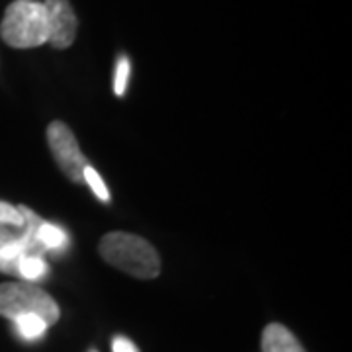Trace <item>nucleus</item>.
Wrapping results in <instances>:
<instances>
[{"label": "nucleus", "mask_w": 352, "mask_h": 352, "mask_svg": "<svg viewBox=\"0 0 352 352\" xmlns=\"http://www.w3.org/2000/svg\"><path fill=\"white\" fill-rule=\"evenodd\" d=\"M261 349L263 352H305L294 333L280 323H270L264 327Z\"/></svg>", "instance_id": "nucleus-6"}, {"label": "nucleus", "mask_w": 352, "mask_h": 352, "mask_svg": "<svg viewBox=\"0 0 352 352\" xmlns=\"http://www.w3.org/2000/svg\"><path fill=\"white\" fill-rule=\"evenodd\" d=\"M47 145H50L59 168L63 170V175L71 182L82 184L85 168L90 166V163H88L87 155L80 151L78 141H76L75 133L71 131V127L65 122H51L47 127Z\"/></svg>", "instance_id": "nucleus-4"}, {"label": "nucleus", "mask_w": 352, "mask_h": 352, "mask_svg": "<svg viewBox=\"0 0 352 352\" xmlns=\"http://www.w3.org/2000/svg\"><path fill=\"white\" fill-rule=\"evenodd\" d=\"M50 272L47 264L43 263V258L38 256V254H25L22 256V261L18 263V276L25 278V280H41Z\"/></svg>", "instance_id": "nucleus-10"}, {"label": "nucleus", "mask_w": 352, "mask_h": 352, "mask_svg": "<svg viewBox=\"0 0 352 352\" xmlns=\"http://www.w3.org/2000/svg\"><path fill=\"white\" fill-rule=\"evenodd\" d=\"M90 352H96V351H90Z\"/></svg>", "instance_id": "nucleus-17"}, {"label": "nucleus", "mask_w": 352, "mask_h": 352, "mask_svg": "<svg viewBox=\"0 0 352 352\" xmlns=\"http://www.w3.org/2000/svg\"><path fill=\"white\" fill-rule=\"evenodd\" d=\"M25 254H34L30 245L22 237H14L0 247V270L6 274H18V263Z\"/></svg>", "instance_id": "nucleus-7"}, {"label": "nucleus", "mask_w": 352, "mask_h": 352, "mask_svg": "<svg viewBox=\"0 0 352 352\" xmlns=\"http://www.w3.org/2000/svg\"><path fill=\"white\" fill-rule=\"evenodd\" d=\"M0 226H24V215L20 214V210L16 206H10L6 201H0Z\"/></svg>", "instance_id": "nucleus-13"}, {"label": "nucleus", "mask_w": 352, "mask_h": 352, "mask_svg": "<svg viewBox=\"0 0 352 352\" xmlns=\"http://www.w3.org/2000/svg\"><path fill=\"white\" fill-rule=\"evenodd\" d=\"M38 239L45 251H57V249H63L67 245V233L61 227L43 221L38 227Z\"/></svg>", "instance_id": "nucleus-9"}, {"label": "nucleus", "mask_w": 352, "mask_h": 352, "mask_svg": "<svg viewBox=\"0 0 352 352\" xmlns=\"http://www.w3.org/2000/svg\"><path fill=\"white\" fill-rule=\"evenodd\" d=\"M106 263L139 280H153L161 274V256L149 241L126 231L106 233L98 245Z\"/></svg>", "instance_id": "nucleus-1"}, {"label": "nucleus", "mask_w": 352, "mask_h": 352, "mask_svg": "<svg viewBox=\"0 0 352 352\" xmlns=\"http://www.w3.org/2000/svg\"><path fill=\"white\" fill-rule=\"evenodd\" d=\"M112 349L113 352H139L135 349V344L129 339H126V337H116L112 342Z\"/></svg>", "instance_id": "nucleus-14"}, {"label": "nucleus", "mask_w": 352, "mask_h": 352, "mask_svg": "<svg viewBox=\"0 0 352 352\" xmlns=\"http://www.w3.org/2000/svg\"><path fill=\"white\" fill-rule=\"evenodd\" d=\"M47 12L50 25V41L55 50H67L73 45L78 32V20L69 0H45L43 2Z\"/></svg>", "instance_id": "nucleus-5"}, {"label": "nucleus", "mask_w": 352, "mask_h": 352, "mask_svg": "<svg viewBox=\"0 0 352 352\" xmlns=\"http://www.w3.org/2000/svg\"><path fill=\"white\" fill-rule=\"evenodd\" d=\"M0 38L14 50H32L47 43L50 25L43 2L14 0L0 22Z\"/></svg>", "instance_id": "nucleus-2"}, {"label": "nucleus", "mask_w": 352, "mask_h": 352, "mask_svg": "<svg viewBox=\"0 0 352 352\" xmlns=\"http://www.w3.org/2000/svg\"><path fill=\"white\" fill-rule=\"evenodd\" d=\"M129 59L127 57H122L118 61V67H116V80H113V90L118 96H124L127 90V82H129Z\"/></svg>", "instance_id": "nucleus-12"}, {"label": "nucleus", "mask_w": 352, "mask_h": 352, "mask_svg": "<svg viewBox=\"0 0 352 352\" xmlns=\"http://www.w3.org/2000/svg\"><path fill=\"white\" fill-rule=\"evenodd\" d=\"M85 182H87L90 190L94 192V196H98L102 201H110V192H108V186L104 184L102 176L92 168V166H87L85 168Z\"/></svg>", "instance_id": "nucleus-11"}, {"label": "nucleus", "mask_w": 352, "mask_h": 352, "mask_svg": "<svg viewBox=\"0 0 352 352\" xmlns=\"http://www.w3.org/2000/svg\"><path fill=\"white\" fill-rule=\"evenodd\" d=\"M12 239H14V237H10V235H8L6 231H0V247H2V245H6L8 241H12Z\"/></svg>", "instance_id": "nucleus-15"}, {"label": "nucleus", "mask_w": 352, "mask_h": 352, "mask_svg": "<svg viewBox=\"0 0 352 352\" xmlns=\"http://www.w3.org/2000/svg\"><path fill=\"white\" fill-rule=\"evenodd\" d=\"M14 323H16V331H18V335L25 340H36L39 337H43L45 335V331H47V325H45V321L38 317V315H20V317H16L14 319Z\"/></svg>", "instance_id": "nucleus-8"}, {"label": "nucleus", "mask_w": 352, "mask_h": 352, "mask_svg": "<svg viewBox=\"0 0 352 352\" xmlns=\"http://www.w3.org/2000/svg\"><path fill=\"white\" fill-rule=\"evenodd\" d=\"M38 315L50 327L59 319V305L47 292L32 282H4L0 284V315L16 319L20 315Z\"/></svg>", "instance_id": "nucleus-3"}, {"label": "nucleus", "mask_w": 352, "mask_h": 352, "mask_svg": "<svg viewBox=\"0 0 352 352\" xmlns=\"http://www.w3.org/2000/svg\"><path fill=\"white\" fill-rule=\"evenodd\" d=\"M24 2H32V0H24Z\"/></svg>", "instance_id": "nucleus-16"}]
</instances>
